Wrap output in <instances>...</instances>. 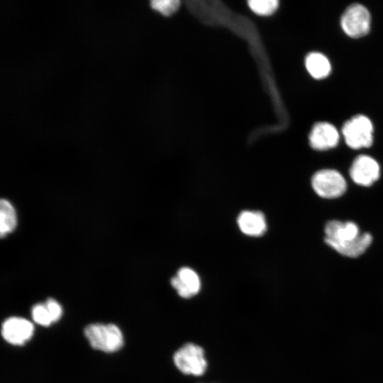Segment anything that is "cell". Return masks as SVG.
Wrapping results in <instances>:
<instances>
[{"instance_id":"cell-16","label":"cell","mask_w":383,"mask_h":383,"mask_svg":"<svg viewBox=\"0 0 383 383\" xmlns=\"http://www.w3.org/2000/svg\"><path fill=\"white\" fill-rule=\"evenodd\" d=\"M31 315L34 321L41 326H48L53 323L45 304H38L33 306Z\"/></svg>"},{"instance_id":"cell-9","label":"cell","mask_w":383,"mask_h":383,"mask_svg":"<svg viewBox=\"0 0 383 383\" xmlns=\"http://www.w3.org/2000/svg\"><path fill=\"white\" fill-rule=\"evenodd\" d=\"M339 136L334 126L327 122H318L313 126L309 139L312 148L326 150L337 145Z\"/></svg>"},{"instance_id":"cell-15","label":"cell","mask_w":383,"mask_h":383,"mask_svg":"<svg viewBox=\"0 0 383 383\" xmlns=\"http://www.w3.org/2000/svg\"><path fill=\"white\" fill-rule=\"evenodd\" d=\"M150 5L152 9L165 16H169L177 11L180 1L178 0H157L152 1Z\"/></svg>"},{"instance_id":"cell-5","label":"cell","mask_w":383,"mask_h":383,"mask_svg":"<svg viewBox=\"0 0 383 383\" xmlns=\"http://www.w3.org/2000/svg\"><path fill=\"white\" fill-rule=\"evenodd\" d=\"M178 370L185 374L202 375L207 367L204 350L194 343H187L177 350L173 357Z\"/></svg>"},{"instance_id":"cell-4","label":"cell","mask_w":383,"mask_h":383,"mask_svg":"<svg viewBox=\"0 0 383 383\" xmlns=\"http://www.w3.org/2000/svg\"><path fill=\"white\" fill-rule=\"evenodd\" d=\"M311 185L319 196L326 199L340 197L347 189L344 177L338 171L331 169L317 171L312 176Z\"/></svg>"},{"instance_id":"cell-8","label":"cell","mask_w":383,"mask_h":383,"mask_svg":"<svg viewBox=\"0 0 383 383\" xmlns=\"http://www.w3.org/2000/svg\"><path fill=\"white\" fill-rule=\"evenodd\" d=\"M33 324L19 317H11L2 324L1 334L4 338L13 345H23L33 334Z\"/></svg>"},{"instance_id":"cell-6","label":"cell","mask_w":383,"mask_h":383,"mask_svg":"<svg viewBox=\"0 0 383 383\" xmlns=\"http://www.w3.org/2000/svg\"><path fill=\"white\" fill-rule=\"evenodd\" d=\"M371 16L362 5L354 4L343 13L340 25L343 31L350 37L360 38L366 35L370 28Z\"/></svg>"},{"instance_id":"cell-12","label":"cell","mask_w":383,"mask_h":383,"mask_svg":"<svg viewBox=\"0 0 383 383\" xmlns=\"http://www.w3.org/2000/svg\"><path fill=\"white\" fill-rule=\"evenodd\" d=\"M307 71L315 79H323L328 76L331 70L329 60L322 53L313 52L305 60Z\"/></svg>"},{"instance_id":"cell-13","label":"cell","mask_w":383,"mask_h":383,"mask_svg":"<svg viewBox=\"0 0 383 383\" xmlns=\"http://www.w3.org/2000/svg\"><path fill=\"white\" fill-rule=\"evenodd\" d=\"M17 219L15 209L12 204L6 199L0 202V233L4 237L11 232L16 226Z\"/></svg>"},{"instance_id":"cell-2","label":"cell","mask_w":383,"mask_h":383,"mask_svg":"<svg viewBox=\"0 0 383 383\" xmlns=\"http://www.w3.org/2000/svg\"><path fill=\"white\" fill-rule=\"evenodd\" d=\"M84 335L91 346L106 353L118 350L123 344V334L114 324L92 323L84 328Z\"/></svg>"},{"instance_id":"cell-17","label":"cell","mask_w":383,"mask_h":383,"mask_svg":"<svg viewBox=\"0 0 383 383\" xmlns=\"http://www.w3.org/2000/svg\"><path fill=\"white\" fill-rule=\"evenodd\" d=\"M45 305L51 316L52 322L58 321L62 313L61 306L53 299H48Z\"/></svg>"},{"instance_id":"cell-7","label":"cell","mask_w":383,"mask_h":383,"mask_svg":"<svg viewBox=\"0 0 383 383\" xmlns=\"http://www.w3.org/2000/svg\"><path fill=\"white\" fill-rule=\"evenodd\" d=\"M350 176L355 184L370 187L379 179L380 167L373 157L360 155L353 160L350 169Z\"/></svg>"},{"instance_id":"cell-1","label":"cell","mask_w":383,"mask_h":383,"mask_svg":"<svg viewBox=\"0 0 383 383\" xmlns=\"http://www.w3.org/2000/svg\"><path fill=\"white\" fill-rule=\"evenodd\" d=\"M325 242L339 254L357 257L365 252L372 241L369 233H360L358 226L353 221H328L325 226Z\"/></svg>"},{"instance_id":"cell-3","label":"cell","mask_w":383,"mask_h":383,"mask_svg":"<svg viewBox=\"0 0 383 383\" xmlns=\"http://www.w3.org/2000/svg\"><path fill=\"white\" fill-rule=\"evenodd\" d=\"M342 133L346 144L353 149L369 148L373 142L372 123L364 115H357L345 122Z\"/></svg>"},{"instance_id":"cell-10","label":"cell","mask_w":383,"mask_h":383,"mask_svg":"<svg viewBox=\"0 0 383 383\" xmlns=\"http://www.w3.org/2000/svg\"><path fill=\"white\" fill-rule=\"evenodd\" d=\"M172 286L178 294L185 299L196 295L200 290L201 282L198 274L191 268H180L171 279Z\"/></svg>"},{"instance_id":"cell-14","label":"cell","mask_w":383,"mask_h":383,"mask_svg":"<svg viewBox=\"0 0 383 383\" xmlns=\"http://www.w3.org/2000/svg\"><path fill=\"white\" fill-rule=\"evenodd\" d=\"M277 0H251L248 4L251 10L257 14L267 16L272 14L278 7Z\"/></svg>"},{"instance_id":"cell-11","label":"cell","mask_w":383,"mask_h":383,"mask_svg":"<svg viewBox=\"0 0 383 383\" xmlns=\"http://www.w3.org/2000/svg\"><path fill=\"white\" fill-rule=\"evenodd\" d=\"M238 224L240 231L250 236H260L267 230V223L264 214L260 211H244L238 218Z\"/></svg>"}]
</instances>
